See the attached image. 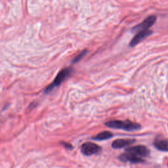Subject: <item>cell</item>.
Returning <instances> with one entry per match:
<instances>
[{
    "mask_svg": "<svg viewBox=\"0 0 168 168\" xmlns=\"http://www.w3.org/2000/svg\"><path fill=\"white\" fill-rule=\"evenodd\" d=\"M104 124L109 128L122 129L128 132L135 131L141 128V125L139 124L133 122L130 120H111L106 121Z\"/></svg>",
    "mask_w": 168,
    "mask_h": 168,
    "instance_id": "obj_1",
    "label": "cell"
},
{
    "mask_svg": "<svg viewBox=\"0 0 168 168\" xmlns=\"http://www.w3.org/2000/svg\"><path fill=\"white\" fill-rule=\"evenodd\" d=\"M72 71L73 70L72 68H67L61 70L60 72L57 74V76H56L53 82L51 85H49L48 87L45 89V92L49 93L50 92V91L53 90L55 88L59 86L66 79L69 77V76L71 75V74H72Z\"/></svg>",
    "mask_w": 168,
    "mask_h": 168,
    "instance_id": "obj_2",
    "label": "cell"
},
{
    "mask_svg": "<svg viewBox=\"0 0 168 168\" xmlns=\"http://www.w3.org/2000/svg\"><path fill=\"white\" fill-rule=\"evenodd\" d=\"M125 152L139 158L144 159L150 154V150L144 145H137L128 147L125 150Z\"/></svg>",
    "mask_w": 168,
    "mask_h": 168,
    "instance_id": "obj_3",
    "label": "cell"
},
{
    "mask_svg": "<svg viewBox=\"0 0 168 168\" xmlns=\"http://www.w3.org/2000/svg\"><path fill=\"white\" fill-rule=\"evenodd\" d=\"M102 152L101 146L92 142H86L81 146V152L84 156H90L99 154Z\"/></svg>",
    "mask_w": 168,
    "mask_h": 168,
    "instance_id": "obj_4",
    "label": "cell"
},
{
    "mask_svg": "<svg viewBox=\"0 0 168 168\" xmlns=\"http://www.w3.org/2000/svg\"><path fill=\"white\" fill-rule=\"evenodd\" d=\"M156 19H157V17L156 16H155V15H151V16L148 17L147 18H146L141 23L136 25L135 27H134L133 28H132L131 29L132 32H138L142 31V30H149L155 24Z\"/></svg>",
    "mask_w": 168,
    "mask_h": 168,
    "instance_id": "obj_5",
    "label": "cell"
},
{
    "mask_svg": "<svg viewBox=\"0 0 168 168\" xmlns=\"http://www.w3.org/2000/svg\"><path fill=\"white\" fill-rule=\"evenodd\" d=\"M152 34V32L150 30H142V31L138 32L137 34L131 40V42L129 43V46L131 47H133L135 45H137L138 43H139L141 41L145 39L149 35H150Z\"/></svg>",
    "mask_w": 168,
    "mask_h": 168,
    "instance_id": "obj_6",
    "label": "cell"
},
{
    "mask_svg": "<svg viewBox=\"0 0 168 168\" xmlns=\"http://www.w3.org/2000/svg\"><path fill=\"white\" fill-rule=\"evenodd\" d=\"M136 141L134 139H118L112 142V148L114 149H120L125 148L135 143Z\"/></svg>",
    "mask_w": 168,
    "mask_h": 168,
    "instance_id": "obj_7",
    "label": "cell"
},
{
    "mask_svg": "<svg viewBox=\"0 0 168 168\" xmlns=\"http://www.w3.org/2000/svg\"><path fill=\"white\" fill-rule=\"evenodd\" d=\"M118 159L122 162H129L131 164H140V163L145 162L144 159L139 158L132 156L128 153H126V152L121 154L118 156Z\"/></svg>",
    "mask_w": 168,
    "mask_h": 168,
    "instance_id": "obj_8",
    "label": "cell"
},
{
    "mask_svg": "<svg viewBox=\"0 0 168 168\" xmlns=\"http://www.w3.org/2000/svg\"><path fill=\"white\" fill-rule=\"evenodd\" d=\"M153 145L158 150L168 152V140L166 139L157 137L153 142Z\"/></svg>",
    "mask_w": 168,
    "mask_h": 168,
    "instance_id": "obj_9",
    "label": "cell"
},
{
    "mask_svg": "<svg viewBox=\"0 0 168 168\" xmlns=\"http://www.w3.org/2000/svg\"><path fill=\"white\" fill-rule=\"evenodd\" d=\"M113 133L110 131H104L103 132H100V133L96 135L95 136L91 137V139L94 141H105L107 139H111L112 137H113Z\"/></svg>",
    "mask_w": 168,
    "mask_h": 168,
    "instance_id": "obj_10",
    "label": "cell"
},
{
    "mask_svg": "<svg viewBox=\"0 0 168 168\" xmlns=\"http://www.w3.org/2000/svg\"><path fill=\"white\" fill-rule=\"evenodd\" d=\"M88 53V50L87 49H84V51H81L80 53H79L77 56H76V57L73 59L72 60V63L75 64L76 63H78L79 62V61L82 59L84 56L86 55V54Z\"/></svg>",
    "mask_w": 168,
    "mask_h": 168,
    "instance_id": "obj_11",
    "label": "cell"
},
{
    "mask_svg": "<svg viewBox=\"0 0 168 168\" xmlns=\"http://www.w3.org/2000/svg\"><path fill=\"white\" fill-rule=\"evenodd\" d=\"M63 145L65 147L66 149H67L72 150L73 149V146H72V145L67 143V142H63Z\"/></svg>",
    "mask_w": 168,
    "mask_h": 168,
    "instance_id": "obj_12",
    "label": "cell"
}]
</instances>
